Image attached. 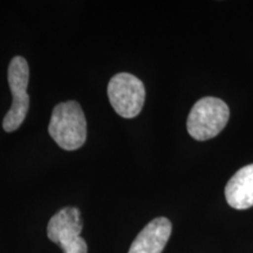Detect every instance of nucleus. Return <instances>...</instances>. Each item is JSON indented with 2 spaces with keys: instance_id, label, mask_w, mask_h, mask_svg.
<instances>
[{
  "instance_id": "f257e3e1",
  "label": "nucleus",
  "mask_w": 253,
  "mask_h": 253,
  "mask_svg": "<svg viewBox=\"0 0 253 253\" xmlns=\"http://www.w3.org/2000/svg\"><path fill=\"white\" fill-rule=\"evenodd\" d=\"M48 132L62 149L72 151L81 148L87 138V122L80 103L67 101L55 106Z\"/></svg>"
},
{
  "instance_id": "f03ea898",
  "label": "nucleus",
  "mask_w": 253,
  "mask_h": 253,
  "mask_svg": "<svg viewBox=\"0 0 253 253\" xmlns=\"http://www.w3.org/2000/svg\"><path fill=\"white\" fill-rule=\"evenodd\" d=\"M229 118L230 109L224 101L207 96L194 104L188 116L186 129L195 140L207 141L225 128Z\"/></svg>"
},
{
  "instance_id": "7ed1b4c3",
  "label": "nucleus",
  "mask_w": 253,
  "mask_h": 253,
  "mask_svg": "<svg viewBox=\"0 0 253 253\" xmlns=\"http://www.w3.org/2000/svg\"><path fill=\"white\" fill-rule=\"evenodd\" d=\"M28 78H30V68L27 61L23 56H14L11 60L7 71L8 86L13 101H12L11 109L6 114L2 121V128L5 131L11 132L17 130L26 118L30 107V97L26 93Z\"/></svg>"
},
{
  "instance_id": "20e7f679",
  "label": "nucleus",
  "mask_w": 253,
  "mask_h": 253,
  "mask_svg": "<svg viewBox=\"0 0 253 253\" xmlns=\"http://www.w3.org/2000/svg\"><path fill=\"white\" fill-rule=\"evenodd\" d=\"M81 213L77 208H65L50 218L47 225V237L59 245L63 253H87V243L81 235Z\"/></svg>"
},
{
  "instance_id": "39448f33",
  "label": "nucleus",
  "mask_w": 253,
  "mask_h": 253,
  "mask_svg": "<svg viewBox=\"0 0 253 253\" xmlns=\"http://www.w3.org/2000/svg\"><path fill=\"white\" fill-rule=\"evenodd\" d=\"M110 104L121 118L134 119L141 113L145 100L143 82L129 73H119L108 84Z\"/></svg>"
},
{
  "instance_id": "423d86ee",
  "label": "nucleus",
  "mask_w": 253,
  "mask_h": 253,
  "mask_svg": "<svg viewBox=\"0 0 253 253\" xmlns=\"http://www.w3.org/2000/svg\"><path fill=\"white\" fill-rule=\"evenodd\" d=\"M171 229L168 218H155L138 233L128 253H162L171 235Z\"/></svg>"
},
{
  "instance_id": "0eeeda50",
  "label": "nucleus",
  "mask_w": 253,
  "mask_h": 253,
  "mask_svg": "<svg viewBox=\"0 0 253 253\" xmlns=\"http://www.w3.org/2000/svg\"><path fill=\"white\" fill-rule=\"evenodd\" d=\"M225 198L237 210L253 207V164L242 168L231 177L225 186Z\"/></svg>"
}]
</instances>
